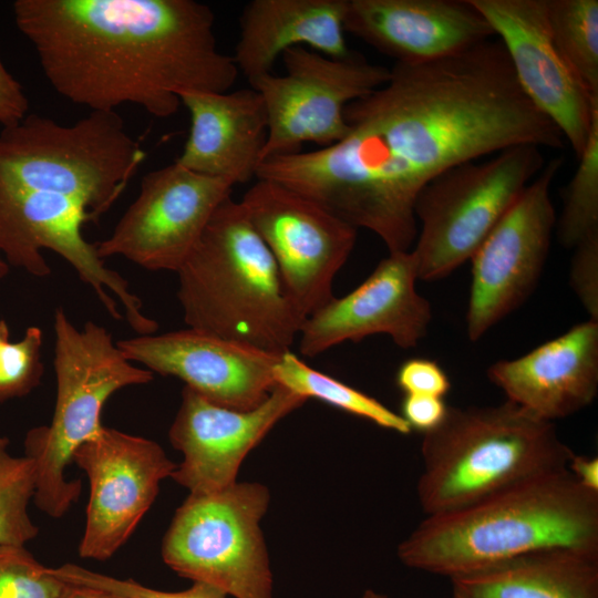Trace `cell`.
<instances>
[{"mask_svg": "<svg viewBox=\"0 0 598 598\" xmlns=\"http://www.w3.org/2000/svg\"><path fill=\"white\" fill-rule=\"evenodd\" d=\"M417 280L411 250L389 252L357 288L306 318L298 336L300 353L316 357L373 334H386L404 349L416 347L432 319L429 300L416 290Z\"/></svg>", "mask_w": 598, "mask_h": 598, "instance_id": "d6986e66", "label": "cell"}, {"mask_svg": "<svg viewBox=\"0 0 598 598\" xmlns=\"http://www.w3.org/2000/svg\"><path fill=\"white\" fill-rule=\"evenodd\" d=\"M0 436V543L25 546L39 534L29 515L37 488V468L28 456H13Z\"/></svg>", "mask_w": 598, "mask_h": 598, "instance_id": "83f0119b", "label": "cell"}, {"mask_svg": "<svg viewBox=\"0 0 598 598\" xmlns=\"http://www.w3.org/2000/svg\"><path fill=\"white\" fill-rule=\"evenodd\" d=\"M362 598H389L388 596L377 592L373 589H368L363 592Z\"/></svg>", "mask_w": 598, "mask_h": 598, "instance_id": "f35d334b", "label": "cell"}, {"mask_svg": "<svg viewBox=\"0 0 598 598\" xmlns=\"http://www.w3.org/2000/svg\"><path fill=\"white\" fill-rule=\"evenodd\" d=\"M569 285L589 319L598 321V236L574 248Z\"/></svg>", "mask_w": 598, "mask_h": 598, "instance_id": "1f68e13d", "label": "cell"}, {"mask_svg": "<svg viewBox=\"0 0 598 598\" xmlns=\"http://www.w3.org/2000/svg\"><path fill=\"white\" fill-rule=\"evenodd\" d=\"M69 587L24 546L0 543V598H59Z\"/></svg>", "mask_w": 598, "mask_h": 598, "instance_id": "f1b7e54d", "label": "cell"}, {"mask_svg": "<svg viewBox=\"0 0 598 598\" xmlns=\"http://www.w3.org/2000/svg\"><path fill=\"white\" fill-rule=\"evenodd\" d=\"M8 270H9L8 265L0 259V278L7 275Z\"/></svg>", "mask_w": 598, "mask_h": 598, "instance_id": "ab89813d", "label": "cell"}, {"mask_svg": "<svg viewBox=\"0 0 598 598\" xmlns=\"http://www.w3.org/2000/svg\"><path fill=\"white\" fill-rule=\"evenodd\" d=\"M176 274L188 328L270 353L290 351L306 317L239 200L219 204Z\"/></svg>", "mask_w": 598, "mask_h": 598, "instance_id": "277c9868", "label": "cell"}, {"mask_svg": "<svg viewBox=\"0 0 598 598\" xmlns=\"http://www.w3.org/2000/svg\"><path fill=\"white\" fill-rule=\"evenodd\" d=\"M179 100L190 126L175 162L234 186L256 178L268 135L261 95L249 87L223 93L189 91Z\"/></svg>", "mask_w": 598, "mask_h": 598, "instance_id": "7402d4cb", "label": "cell"}, {"mask_svg": "<svg viewBox=\"0 0 598 598\" xmlns=\"http://www.w3.org/2000/svg\"><path fill=\"white\" fill-rule=\"evenodd\" d=\"M90 496L79 555L106 560L131 537L177 464L150 439L103 426L73 454Z\"/></svg>", "mask_w": 598, "mask_h": 598, "instance_id": "9a60e30c", "label": "cell"}, {"mask_svg": "<svg viewBox=\"0 0 598 598\" xmlns=\"http://www.w3.org/2000/svg\"><path fill=\"white\" fill-rule=\"evenodd\" d=\"M145 157L115 111H91L68 126L28 114L0 132V195L59 194L96 219L120 197Z\"/></svg>", "mask_w": 598, "mask_h": 598, "instance_id": "52a82bcc", "label": "cell"}, {"mask_svg": "<svg viewBox=\"0 0 598 598\" xmlns=\"http://www.w3.org/2000/svg\"><path fill=\"white\" fill-rule=\"evenodd\" d=\"M226 179L202 175L174 162L143 176L136 199L99 256H123L148 270L177 271L219 204L231 196Z\"/></svg>", "mask_w": 598, "mask_h": 598, "instance_id": "5bb4252c", "label": "cell"}, {"mask_svg": "<svg viewBox=\"0 0 598 598\" xmlns=\"http://www.w3.org/2000/svg\"><path fill=\"white\" fill-rule=\"evenodd\" d=\"M277 384L306 398L318 399L347 413L363 417L399 434H410L411 426L377 399L333 377L306 364L295 353L283 352L274 368Z\"/></svg>", "mask_w": 598, "mask_h": 598, "instance_id": "d4e9b609", "label": "cell"}, {"mask_svg": "<svg viewBox=\"0 0 598 598\" xmlns=\"http://www.w3.org/2000/svg\"><path fill=\"white\" fill-rule=\"evenodd\" d=\"M564 163H545L471 257L466 331L472 341L519 308L535 290L556 226L550 187Z\"/></svg>", "mask_w": 598, "mask_h": 598, "instance_id": "7c38bea8", "label": "cell"}, {"mask_svg": "<svg viewBox=\"0 0 598 598\" xmlns=\"http://www.w3.org/2000/svg\"><path fill=\"white\" fill-rule=\"evenodd\" d=\"M578 161L555 226L559 243L569 249L598 236V117Z\"/></svg>", "mask_w": 598, "mask_h": 598, "instance_id": "4316f807", "label": "cell"}, {"mask_svg": "<svg viewBox=\"0 0 598 598\" xmlns=\"http://www.w3.org/2000/svg\"><path fill=\"white\" fill-rule=\"evenodd\" d=\"M59 598H116V597L89 588V587L70 585L69 589Z\"/></svg>", "mask_w": 598, "mask_h": 598, "instance_id": "8d00e7d4", "label": "cell"}, {"mask_svg": "<svg viewBox=\"0 0 598 598\" xmlns=\"http://www.w3.org/2000/svg\"><path fill=\"white\" fill-rule=\"evenodd\" d=\"M574 454L553 422L507 400L448 406L443 421L423 433L417 498L426 516L453 512L567 470Z\"/></svg>", "mask_w": 598, "mask_h": 598, "instance_id": "5b68a950", "label": "cell"}, {"mask_svg": "<svg viewBox=\"0 0 598 598\" xmlns=\"http://www.w3.org/2000/svg\"><path fill=\"white\" fill-rule=\"evenodd\" d=\"M306 401L277 384L259 406L240 411L213 403L184 386L168 432L171 444L183 460L171 477L189 494L215 493L233 486L248 453Z\"/></svg>", "mask_w": 598, "mask_h": 598, "instance_id": "e0dca14e", "label": "cell"}, {"mask_svg": "<svg viewBox=\"0 0 598 598\" xmlns=\"http://www.w3.org/2000/svg\"><path fill=\"white\" fill-rule=\"evenodd\" d=\"M544 165L542 147L519 144L427 183L414 205L419 280H440L470 260Z\"/></svg>", "mask_w": 598, "mask_h": 598, "instance_id": "ba28073f", "label": "cell"}, {"mask_svg": "<svg viewBox=\"0 0 598 598\" xmlns=\"http://www.w3.org/2000/svg\"><path fill=\"white\" fill-rule=\"evenodd\" d=\"M395 381L404 394L442 398L451 389L445 371L433 360L412 358L398 369Z\"/></svg>", "mask_w": 598, "mask_h": 598, "instance_id": "d6a6232c", "label": "cell"}, {"mask_svg": "<svg viewBox=\"0 0 598 598\" xmlns=\"http://www.w3.org/2000/svg\"><path fill=\"white\" fill-rule=\"evenodd\" d=\"M503 44L519 87L578 158L598 117V99L575 78L550 33L546 0H468Z\"/></svg>", "mask_w": 598, "mask_h": 598, "instance_id": "2e32d148", "label": "cell"}, {"mask_svg": "<svg viewBox=\"0 0 598 598\" xmlns=\"http://www.w3.org/2000/svg\"><path fill=\"white\" fill-rule=\"evenodd\" d=\"M546 550L598 555V493L568 468L426 516L400 543L398 557L408 567L451 578Z\"/></svg>", "mask_w": 598, "mask_h": 598, "instance_id": "3957f363", "label": "cell"}, {"mask_svg": "<svg viewBox=\"0 0 598 598\" xmlns=\"http://www.w3.org/2000/svg\"><path fill=\"white\" fill-rule=\"evenodd\" d=\"M239 202L270 250L289 297L308 318L334 297V277L355 246L358 229L268 179L256 178Z\"/></svg>", "mask_w": 598, "mask_h": 598, "instance_id": "8fae6325", "label": "cell"}, {"mask_svg": "<svg viewBox=\"0 0 598 598\" xmlns=\"http://www.w3.org/2000/svg\"><path fill=\"white\" fill-rule=\"evenodd\" d=\"M54 412L49 425L27 433L24 455L37 468V507L59 518L81 493V482L69 481L65 470L74 452L103 429L105 402L123 388L148 383L154 373L133 365L104 327L89 321L79 330L62 308L54 312Z\"/></svg>", "mask_w": 598, "mask_h": 598, "instance_id": "8992f818", "label": "cell"}, {"mask_svg": "<svg viewBox=\"0 0 598 598\" xmlns=\"http://www.w3.org/2000/svg\"><path fill=\"white\" fill-rule=\"evenodd\" d=\"M390 69L383 85L347 105L343 138L267 158L256 178L291 188L399 252L417 236V195L443 172L519 144L564 146L519 87L498 40Z\"/></svg>", "mask_w": 598, "mask_h": 598, "instance_id": "6da1fadb", "label": "cell"}, {"mask_svg": "<svg viewBox=\"0 0 598 598\" xmlns=\"http://www.w3.org/2000/svg\"><path fill=\"white\" fill-rule=\"evenodd\" d=\"M568 471L581 486L598 493V457L574 454Z\"/></svg>", "mask_w": 598, "mask_h": 598, "instance_id": "d590c367", "label": "cell"}, {"mask_svg": "<svg viewBox=\"0 0 598 598\" xmlns=\"http://www.w3.org/2000/svg\"><path fill=\"white\" fill-rule=\"evenodd\" d=\"M50 571L60 580L89 587L116 598H226L221 589L200 581H193L192 587L181 591H165L144 586L133 579H120L100 574L79 565L63 564L50 567Z\"/></svg>", "mask_w": 598, "mask_h": 598, "instance_id": "f546056e", "label": "cell"}, {"mask_svg": "<svg viewBox=\"0 0 598 598\" xmlns=\"http://www.w3.org/2000/svg\"><path fill=\"white\" fill-rule=\"evenodd\" d=\"M128 361L172 375L208 401L240 411L259 406L277 385L270 353L192 328L116 342Z\"/></svg>", "mask_w": 598, "mask_h": 598, "instance_id": "ac0fdd59", "label": "cell"}, {"mask_svg": "<svg viewBox=\"0 0 598 598\" xmlns=\"http://www.w3.org/2000/svg\"><path fill=\"white\" fill-rule=\"evenodd\" d=\"M9 342V329L4 320H0V348Z\"/></svg>", "mask_w": 598, "mask_h": 598, "instance_id": "74e56055", "label": "cell"}, {"mask_svg": "<svg viewBox=\"0 0 598 598\" xmlns=\"http://www.w3.org/2000/svg\"><path fill=\"white\" fill-rule=\"evenodd\" d=\"M94 216L83 206L59 194L20 192L0 195V250L11 265L37 277L51 268L40 250L51 249L68 260L82 281L90 285L109 315L120 320L121 312L111 290L121 301L130 327L140 336L158 329L155 320L142 311V301L131 292L128 282L106 268L95 244L87 243L81 228Z\"/></svg>", "mask_w": 598, "mask_h": 598, "instance_id": "4fadbf2b", "label": "cell"}, {"mask_svg": "<svg viewBox=\"0 0 598 598\" xmlns=\"http://www.w3.org/2000/svg\"><path fill=\"white\" fill-rule=\"evenodd\" d=\"M447 408L442 398L404 394L400 414L412 430L426 433L443 421Z\"/></svg>", "mask_w": 598, "mask_h": 598, "instance_id": "836d02e7", "label": "cell"}, {"mask_svg": "<svg viewBox=\"0 0 598 598\" xmlns=\"http://www.w3.org/2000/svg\"><path fill=\"white\" fill-rule=\"evenodd\" d=\"M344 30L408 64L444 59L495 37L468 0H348Z\"/></svg>", "mask_w": 598, "mask_h": 598, "instance_id": "ffe728a7", "label": "cell"}, {"mask_svg": "<svg viewBox=\"0 0 598 598\" xmlns=\"http://www.w3.org/2000/svg\"><path fill=\"white\" fill-rule=\"evenodd\" d=\"M553 41L582 85L598 99V1L546 0Z\"/></svg>", "mask_w": 598, "mask_h": 598, "instance_id": "484cf974", "label": "cell"}, {"mask_svg": "<svg viewBox=\"0 0 598 598\" xmlns=\"http://www.w3.org/2000/svg\"><path fill=\"white\" fill-rule=\"evenodd\" d=\"M269 501V489L254 482L189 494L164 535V563L179 576L213 585L234 598H274L260 528Z\"/></svg>", "mask_w": 598, "mask_h": 598, "instance_id": "9c48e42d", "label": "cell"}, {"mask_svg": "<svg viewBox=\"0 0 598 598\" xmlns=\"http://www.w3.org/2000/svg\"><path fill=\"white\" fill-rule=\"evenodd\" d=\"M29 100L21 83L6 69L0 58V125L9 127L28 115Z\"/></svg>", "mask_w": 598, "mask_h": 598, "instance_id": "e575fe53", "label": "cell"}, {"mask_svg": "<svg viewBox=\"0 0 598 598\" xmlns=\"http://www.w3.org/2000/svg\"><path fill=\"white\" fill-rule=\"evenodd\" d=\"M450 579L452 598H598V555L538 551Z\"/></svg>", "mask_w": 598, "mask_h": 598, "instance_id": "cb8c5ba5", "label": "cell"}, {"mask_svg": "<svg viewBox=\"0 0 598 598\" xmlns=\"http://www.w3.org/2000/svg\"><path fill=\"white\" fill-rule=\"evenodd\" d=\"M12 11L51 86L91 111L132 103L166 118L182 93L227 92L239 74L195 0H17Z\"/></svg>", "mask_w": 598, "mask_h": 598, "instance_id": "7a4b0ae2", "label": "cell"}, {"mask_svg": "<svg viewBox=\"0 0 598 598\" xmlns=\"http://www.w3.org/2000/svg\"><path fill=\"white\" fill-rule=\"evenodd\" d=\"M488 380L507 401L553 422L590 405L598 392V321L588 319L522 357L499 360Z\"/></svg>", "mask_w": 598, "mask_h": 598, "instance_id": "44dd1931", "label": "cell"}, {"mask_svg": "<svg viewBox=\"0 0 598 598\" xmlns=\"http://www.w3.org/2000/svg\"><path fill=\"white\" fill-rule=\"evenodd\" d=\"M348 0H252L239 17L233 59L248 82L274 73L283 52L305 47L341 59L352 51L346 41Z\"/></svg>", "mask_w": 598, "mask_h": 598, "instance_id": "603a6c76", "label": "cell"}, {"mask_svg": "<svg viewBox=\"0 0 598 598\" xmlns=\"http://www.w3.org/2000/svg\"><path fill=\"white\" fill-rule=\"evenodd\" d=\"M42 330L29 327L21 340L0 348V402L27 395L43 374Z\"/></svg>", "mask_w": 598, "mask_h": 598, "instance_id": "4dcf8cb0", "label": "cell"}, {"mask_svg": "<svg viewBox=\"0 0 598 598\" xmlns=\"http://www.w3.org/2000/svg\"><path fill=\"white\" fill-rule=\"evenodd\" d=\"M285 74L249 82L262 97L268 117L264 159L300 152L306 143L330 146L346 136L344 110L390 78L391 69L351 52L336 59L296 47L281 55Z\"/></svg>", "mask_w": 598, "mask_h": 598, "instance_id": "30bf717a", "label": "cell"}]
</instances>
